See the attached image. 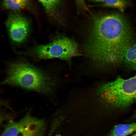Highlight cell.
<instances>
[{"instance_id": "7a4b0ae2", "label": "cell", "mask_w": 136, "mask_h": 136, "mask_svg": "<svg viewBox=\"0 0 136 136\" xmlns=\"http://www.w3.org/2000/svg\"><path fill=\"white\" fill-rule=\"evenodd\" d=\"M1 84L46 94L52 92L54 86L47 73L29 63L22 61L10 64L6 77Z\"/></svg>"}, {"instance_id": "8fae6325", "label": "cell", "mask_w": 136, "mask_h": 136, "mask_svg": "<svg viewBox=\"0 0 136 136\" xmlns=\"http://www.w3.org/2000/svg\"><path fill=\"white\" fill-rule=\"evenodd\" d=\"M44 8L46 12L53 16L60 6L61 0H38Z\"/></svg>"}, {"instance_id": "3957f363", "label": "cell", "mask_w": 136, "mask_h": 136, "mask_svg": "<svg viewBox=\"0 0 136 136\" xmlns=\"http://www.w3.org/2000/svg\"><path fill=\"white\" fill-rule=\"evenodd\" d=\"M96 92L101 101L110 108L128 107L136 101V74L127 79L118 76L101 85Z\"/></svg>"}, {"instance_id": "7c38bea8", "label": "cell", "mask_w": 136, "mask_h": 136, "mask_svg": "<svg viewBox=\"0 0 136 136\" xmlns=\"http://www.w3.org/2000/svg\"><path fill=\"white\" fill-rule=\"evenodd\" d=\"M77 8L80 10L89 11L88 7L87 6L85 0H74Z\"/></svg>"}, {"instance_id": "2e32d148", "label": "cell", "mask_w": 136, "mask_h": 136, "mask_svg": "<svg viewBox=\"0 0 136 136\" xmlns=\"http://www.w3.org/2000/svg\"><path fill=\"white\" fill-rule=\"evenodd\" d=\"M57 136H61L60 135H57Z\"/></svg>"}, {"instance_id": "5bb4252c", "label": "cell", "mask_w": 136, "mask_h": 136, "mask_svg": "<svg viewBox=\"0 0 136 136\" xmlns=\"http://www.w3.org/2000/svg\"><path fill=\"white\" fill-rule=\"evenodd\" d=\"M133 117H134V118H135L136 117V112L134 114L133 116Z\"/></svg>"}, {"instance_id": "9a60e30c", "label": "cell", "mask_w": 136, "mask_h": 136, "mask_svg": "<svg viewBox=\"0 0 136 136\" xmlns=\"http://www.w3.org/2000/svg\"><path fill=\"white\" fill-rule=\"evenodd\" d=\"M131 136H136V133L134 134H133Z\"/></svg>"}, {"instance_id": "ba28073f", "label": "cell", "mask_w": 136, "mask_h": 136, "mask_svg": "<svg viewBox=\"0 0 136 136\" xmlns=\"http://www.w3.org/2000/svg\"><path fill=\"white\" fill-rule=\"evenodd\" d=\"M123 63L129 68L136 71V42H134L127 49Z\"/></svg>"}, {"instance_id": "52a82bcc", "label": "cell", "mask_w": 136, "mask_h": 136, "mask_svg": "<svg viewBox=\"0 0 136 136\" xmlns=\"http://www.w3.org/2000/svg\"><path fill=\"white\" fill-rule=\"evenodd\" d=\"M136 131V123L115 126L108 136H126Z\"/></svg>"}, {"instance_id": "9c48e42d", "label": "cell", "mask_w": 136, "mask_h": 136, "mask_svg": "<svg viewBox=\"0 0 136 136\" xmlns=\"http://www.w3.org/2000/svg\"><path fill=\"white\" fill-rule=\"evenodd\" d=\"M129 1L127 0H105L101 4L94 5L93 6L114 8L123 12L129 6Z\"/></svg>"}, {"instance_id": "8992f818", "label": "cell", "mask_w": 136, "mask_h": 136, "mask_svg": "<svg viewBox=\"0 0 136 136\" xmlns=\"http://www.w3.org/2000/svg\"><path fill=\"white\" fill-rule=\"evenodd\" d=\"M12 40L16 43L24 42L29 32L30 25L27 19L16 13L10 14L5 22Z\"/></svg>"}, {"instance_id": "5b68a950", "label": "cell", "mask_w": 136, "mask_h": 136, "mask_svg": "<svg viewBox=\"0 0 136 136\" xmlns=\"http://www.w3.org/2000/svg\"><path fill=\"white\" fill-rule=\"evenodd\" d=\"M46 129L44 120L27 114L18 121H10L1 136H43Z\"/></svg>"}, {"instance_id": "4fadbf2b", "label": "cell", "mask_w": 136, "mask_h": 136, "mask_svg": "<svg viewBox=\"0 0 136 136\" xmlns=\"http://www.w3.org/2000/svg\"><path fill=\"white\" fill-rule=\"evenodd\" d=\"M105 0H88L89 2L93 3H102Z\"/></svg>"}, {"instance_id": "30bf717a", "label": "cell", "mask_w": 136, "mask_h": 136, "mask_svg": "<svg viewBox=\"0 0 136 136\" xmlns=\"http://www.w3.org/2000/svg\"><path fill=\"white\" fill-rule=\"evenodd\" d=\"M29 2V0H3V5L6 9L18 11L26 7Z\"/></svg>"}, {"instance_id": "6da1fadb", "label": "cell", "mask_w": 136, "mask_h": 136, "mask_svg": "<svg viewBox=\"0 0 136 136\" xmlns=\"http://www.w3.org/2000/svg\"><path fill=\"white\" fill-rule=\"evenodd\" d=\"M84 47L96 67L115 66L123 63L126 52L134 42L128 21L117 13L97 14L91 17Z\"/></svg>"}, {"instance_id": "277c9868", "label": "cell", "mask_w": 136, "mask_h": 136, "mask_svg": "<svg viewBox=\"0 0 136 136\" xmlns=\"http://www.w3.org/2000/svg\"><path fill=\"white\" fill-rule=\"evenodd\" d=\"M32 52L41 59L58 58L69 61L72 57L80 55L77 44L65 37L57 38L46 45L37 46Z\"/></svg>"}]
</instances>
